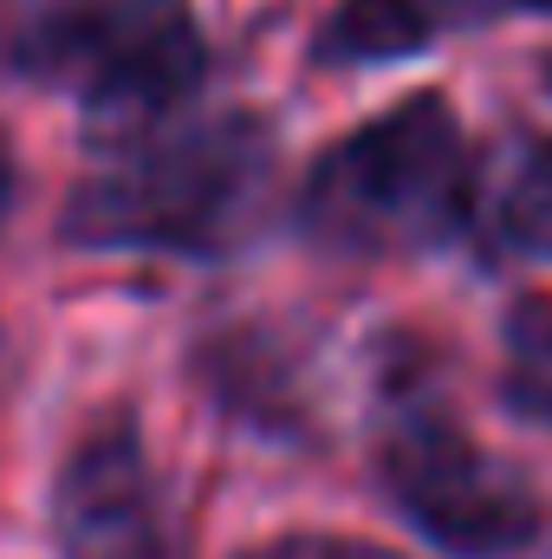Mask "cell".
I'll return each mask as SVG.
<instances>
[{
	"label": "cell",
	"instance_id": "obj_3",
	"mask_svg": "<svg viewBox=\"0 0 552 559\" xmlns=\"http://www.w3.org/2000/svg\"><path fill=\"white\" fill-rule=\"evenodd\" d=\"M371 468L391 508L448 559H514L547 534L540 488L455 417V404L416 358L384 365L371 411Z\"/></svg>",
	"mask_w": 552,
	"mask_h": 559
},
{
	"label": "cell",
	"instance_id": "obj_10",
	"mask_svg": "<svg viewBox=\"0 0 552 559\" xmlns=\"http://www.w3.org/2000/svg\"><path fill=\"white\" fill-rule=\"evenodd\" d=\"M455 7H468V13H540V20H552V0H455Z\"/></svg>",
	"mask_w": 552,
	"mask_h": 559
},
{
	"label": "cell",
	"instance_id": "obj_6",
	"mask_svg": "<svg viewBox=\"0 0 552 559\" xmlns=\"http://www.w3.org/2000/svg\"><path fill=\"white\" fill-rule=\"evenodd\" d=\"M435 39V13L422 0H338L312 39L319 66H391L416 59Z\"/></svg>",
	"mask_w": 552,
	"mask_h": 559
},
{
	"label": "cell",
	"instance_id": "obj_7",
	"mask_svg": "<svg viewBox=\"0 0 552 559\" xmlns=\"http://www.w3.org/2000/svg\"><path fill=\"white\" fill-rule=\"evenodd\" d=\"M481 215L507 248L552 261V143H520L501 176L481 182Z\"/></svg>",
	"mask_w": 552,
	"mask_h": 559
},
{
	"label": "cell",
	"instance_id": "obj_11",
	"mask_svg": "<svg viewBox=\"0 0 552 559\" xmlns=\"http://www.w3.org/2000/svg\"><path fill=\"white\" fill-rule=\"evenodd\" d=\"M547 85H552V59H547Z\"/></svg>",
	"mask_w": 552,
	"mask_h": 559
},
{
	"label": "cell",
	"instance_id": "obj_2",
	"mask_svg": "<svg viewBox=\"0 0 552 559\" xmlns=\"http://www.w3.org/2000/svg\"><path fill=\"white\" fill-rule=\"evenodd\" d=\"M481 215V169L455 105L416 92L371 124L332 138L299 182V228L358 261L448 248Z\"/></svg>",
	"mask_w": 552,
	"mask_h": 559
},
{
	"label": "cell",
	"instance_id": "obj_4",
	"mask_svg": "<svg viewBox=\"0 0 552 559\" xmlns=\"http://www.w3.org/2000/svg\"><path fill=\"white\" fill-rule=\"evenodd\" d=\"M7 59L111 124L189 111L208 79V39L189 0H52L13 26Z\"/></svg>",
	"mask_w": 552,
	"mask_h": 559
},
{
	"label": "cell",
	"instance_id": "obj_9",
	"mask_svg": "<svg viewBox=\"0 0 552 559\" xmlns=\"http://www.w3.org/2000/svg\"><path fill=\"white\" fill-rule=\"evenodd\" d=\"M241 559H404V554L371 547V540H345V534H274V540L248 547Z\"/></svg>",
	"mask_w": 552,
	"mask_h": 559
},
{
	"label": "cell",
	"instance_id": "obj_1",
	"mask_svg": "<svg viewBox=\"0 0 552 559\" xmlns=\"http://www.w3.org/2000/svg\"><path fill=\"white\" fill-rule=\"evenodd\" d=\"M279 143L254 111L124 124L72 182L59 235L92 254H228L274 195Z\"/></svg>",
	"mask_w": 552,
	"mask_h": 559
},
{
	"label": "cell",
	"instance_id": "obj_8",
	"mask_svg": "<svg viewBox=\"0 0 552 559\" xmlns=\"http://www.w3.org/2000/svg\"><path fill=\"white\" fill-rule=\"evenodd\" d=\"M501 397L507 411L552 429V299L527 293L501 325Z\"/></svg>",
	"mask_w": 552,
	"mask_h": 559
},
{
	"label": "cell",
	"instance_id": "obj_5",
	"mask_svg": "<svg viewBox=\"0 0 552 559\" xmlns=\"http://www.w3.org/2000/svg\"><path fill=\"white\" fill-rule=\"evenodd\" d=\"M59 559H189L176 501L124 411L98 417L52 475Z\"/></svg>",
	"mask_w": 552,
	"mask_h": 559
}]
</instances>
